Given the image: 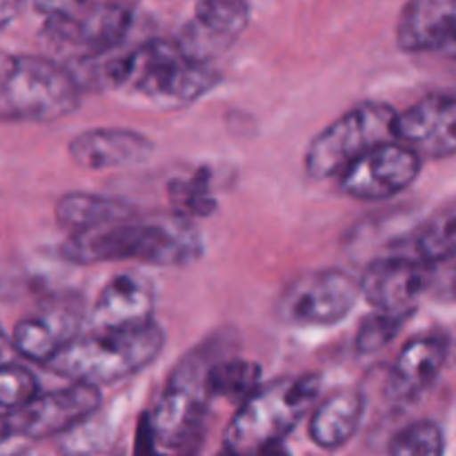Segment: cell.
Instances as JSON below:
<instances>
[{"instance_id": "1", "label": "cell", "mask_w": 456, "mask_h": 456, "mask_svg": "<svg viewBox=\"0 0 456 456\" xmlns=\"http://www.w3.org/2000/svg\"><path fill=\"white\" fill-rule=\"evenodd\" d=\"M61 254L76 265L132 261L154 267H185L203 256V236L194 221L176 214L134 216L102 230L69 236Z\"/></svg>"}, {"instance_id": "2", "label": "cell", "mask_w": 456, "mask_h": 456, "mask_svg": "<svg viewBox=\"0 0 456 456\" xmlns=\"http://www.w3.org/2000/svg\"><path fill=\"white\" fill-rule=\"evenodd\" d=\"M111 89L163 110L191 105L221 83L212 65L187 56L176 40H150L107 65Z\"/></svg>"}, {"instance_id": "3", "label": "cell", "mask_w": 456, "mask_h": 456, "mask_svg": "<svg viewBox=\"0 0 456 456\" xmlns=\"http://www.w3.org/2000/svg\"><path fill=\"white\" fill-rule=\"evenodd\" d=\"M163 347L165 334L156 321L127 330H92L62 347L45 368L71 383L101 390L145 370Z\"/></svg>"}, {"instance_id": "4", "label": "cell", "mask_w": 456, "mask_h": 456, "mask_svg": "<svg viewBox=\"0 0 456 456\" xmlns=\"http://www.w3.org/2000/svg\"><path fill=\"white\" fill-rule=\"evenodd\" d=\"M321 374H298L261 386L243 401L225 430V448L239 456H254L272 444H283L316 403Z\"/></svg>"}, {"instance_id": "5", "label": "cell", "mask_w": 456, "mask_h": 456, "mask_svg": "<svg viewBox=\"0 0 456 456\" xmlns=\"http://www.w3.org/2000/svg\"><path fill=\"white\" fill-rule=\"evenodd\" d=\"M80 87L67 67L34 53H0V105L9 116L52 123L78 110Z\"/></svg>"}, {"instance_id": "6", "label": "cell", "mask_w": 456, "mask_h": 456, "mask_svg": "<svg viewBox=\"0 0 456 456\" xmlns=\"http://www.w3.org/2000/svg\"><path fill=\"white\" fill-rule=\"evenodd\" d=\"M399 111L387 102H359L316 134L305 151V172L310 178H341L352 163L383 142L396 141Z\"/></svg>"}, {"instance_id": "7", "label": "cell", "mask_w": 456, "mask_h": 456, "mask_svg": "<svg viewBox=\"0 0 456 456\" xmlns=\"http://www.w3.org/2000/svg\"><path fill=\"white\" fill-rule=\"evenodd\" d=\"M205 372H200L196 361L194 363L185 361L181 368L174 370L163 395L156 399L150 412L141 419L138 430L160 452L169 456H174V452H183L199 435L200 423H203L205 401L209 399L208 392H205Z\"/></svg>"}, {"instance_id": "8", "label": "cell", "mask_w": 456, "mask_h": 456, "mask_svg": "<svg viewBox=\"0 0 456 456\" xmlns=\"http://www.w3.org/2000/svg\"><path fill=\"white\" fill-rule=\"evenodd\" d=\"M361 297V279L343 270H316L298 276L281 297V316L298 328H330L352 314Z\"/></svg>"}, {"instance_id": "9", "label": "cell", "mask_w": 456, "mask_h": 456, "mask_svg": "<svg viewBox=\"0 0 456 456\" xmlns=\"http://www.w3.org/2000/svg\"><path fill=\"white\" fill-rule=\"evenodd\" d=\"M423 159L399 141L383 142L352 163L338 178L343 194L356 200H387L408 190L421 174Z\"/></svg>"}, {"instance_id": "10", "label": "cell", "mask_w": 456, "mask_h": 456, "mask_svg": "<svg viewBox=\"0 0 456 456\" xmlns=\"http://www.w3.org/2000/svg\"><path fill=\"white\" fill-rule=\"evenodd\" d=\"M430 285V265L412 256L374 261L361 276V297L374 312L410 316Z\"/></svg>"}, {"instance_id": "11", "label": "cell", "mask_w": 456, "mask_h": 456, "mask_svg": "<svg viewBox=\"0 0 456 456\" xmlns=\"http://www.w3.org/2000/svg\"><path fill=\"white\" fill-rule=\"evenodd\" d=\"M102 396L98 387L85 383H71L62 390L38 395L25 410L13 414L12 423L18 436L25 439H45V436L62 435L87 421L101 405Z\"/></svg>"}, {"instance_id": "12", "label": "cell", "mask_w": 456, "mask_h": 456, "mask_svg": "<svg viewBox=\"0 0 456 456\" xmlns=\"http://www.w3.org/2000/svg\"><path fill=\"white\" fill-rule=\"evenodd\" d=\"M248 25V0H199L194 18L183 27L176 43L191 61L209 65V61L230 47Z\"/></svg>"}, {"instance_id": "13", "label": "cell", "mask_w": 456, "mask_h": 456, "mask_svg": "<svg viewBox=\"0 0 456 456\" xmlns=\"http://www.w3.org/2000/svg\"><path fill=\"white\" fill-rule=\"evenodd\" d=\"M396 141L412 147L421 159L456 154V96L435 94L399 111Z\"/></svg>"}, {"instance_id": "14", "label": "cell", "mask_w": 456, "mask_h": 456, "mask_svg": "<svg viewBox=\"0 0 456 456\" xmlns=\"http://www.w3.org/2000/svg\"><path fill=\"white\" fill-rule=\"evenodd\" d=\"M83 314L69 301H53L16 323L12 334L18 356L47 365L62 347L80 337Z\"/></svg>"}, {"instance_id": "15", "label": "cell", "mask_w": 456, "mask_h": 456, "mask_svg": "<svg viewBox=\"0 0 456 456\" xmlns=\"http://www.w3.org/2000/svg\"><path fill=\"white\" fill-rule=\"evenodd\" d=\"M156 289L138 272L114 274L98 292L92 307V330H127L151 323Z\"/></svg>"}, {"instance_id": "16", "label": "cell", "mask_w": 456, "mask_h": 456, "mask_svg": "<svg viewBox=\"0 0 456 456\" xmlns=\"http://www.w3.org/2000/svg\"><path fill=\"white\" fill-rule=\"evenodd\" d=\"M132 29V12L120 3L92 4L76 18L47 20V31L53 40L85 53H102L118 47Z\"/></svg>"}, {"instance_id": "17", "label": "cell", "mask_w": 456, "mask_h": 456, "mask_svg": "<svg viewBox=\"0 0 456 456\" xmlns=\"http://www.w3.org/2000/svg\"><path fill=\"white\" fill-rule=\"evenodd\" d=\"M154 154V142L134 129L96 127L71 138L69 156L76 165L92 172L134 167L147 163Z\"/></svg>"}, {"instance_id": "18", "label": "cell", "mask_w": 456, "mask_h": 456, "mask_svg": "<svg viewBox=\"0 0 456 456\" xmlns=\"http://www.w3.org/2000/svg\"><path fill=\"white\" fill-rule=\"evenodd\" d=\"M396 43L408 53L456 47V0H410L399 16Z\"/></svg>"}, {"instance_id": "19", "label": "cell", "mask_w": 456, "mask_h": 456, "mask_svg": "<svg viewBox=\"0 0 456 456\" xmlns=\"http://www.w3.org/2000/svg\"><path fill=\"white\" fill-rule=\"evenodd\" d=\"M448 361V343L441 337H417L403 346L392 368V392L401 401L417 399L439 379Z\"/></svg>"}, {"instance_id": "20", "label": "cell", "mask_w": 456, "mask_h": 456, "mask_svg": "<svg viewBox=\"0 0 456 456\" xmlns=\"http://www.w3.org/2000/svg\"><path fill=\"white\" fill-rule=\"evenodd\" d=\"M56 223L69 236L87 234L134 218V208L125 200L89 191H67L56 203Z\"/></svg>"}, {"instance_id": "21", "label": "cell", "mask_w": 456, "mask_h": 456, "mask_svg": "<svg viewBox=\"0 0 456 456\" xmlns=\"http://www.w3.org/2000/svg\"><path fill=\"white\" fill-rule=\"evenodd\" d=\"M363 396L356 390H338L316 405L310 419V439L323 450H338L356 435L363 419Z\"/></svg>"}, {"instance_id": "22", "label": "cell", "mask_w": 456, "mask_h": 456, "mask_svg": "<svg viewBox=\"0 0 456 456\" xmlns=\"http://www.w3.org/2000/svg\"><path fill=\"white\" fill-rule=\"evenodd\" d=\"M261 387V365L249 359H223L205 372V392L216 399H249Z\"/></svg>"}, {"instance_id": "23", "label": "cell", "mask_w": 456, "mask_h": 456, "mask_svg": "<svg viewBox=\"0 0 456 456\" xmlns=\"http://www.w3.org/2000/svg\"><path fill=\"white\" fill-rule=\"evenodd\" d=\"M456 256V205L432 214L412 239V258L436 265Z\"/></svg>"}, {"instance_id": "24", "label": "cell", "mask_w": 456, "mask_h": 456, "mask_svg": "<svg viewBox=\"0 0 456 456\" xmlns=\"http://www.w3.org/2000/svg\"><path fill=\"white\" fill-rule=\"evenodd\" d=\"M167 199L172 214L183 218H203L214 214L216 199L212 190V174L208 169H196L190 176H176L167 185Z\"/></svg>"}, {"instance_id": "25", "label": "cell", "mask_w": 456, "mask_h": 456, "mask_svg": "<svg viewBox=\"0 0 456 456\" xmlns=\"http://www.w3.org/2000/svg\"><path fill=\"white\" fill-rule=\"evenodd\" d=\"M444 432L435 421H414L390 444V456H444Z\"/></svg>"}, {"instance_id": "26", "label": "cell", "mask_w": 456, "mask_h": 456, "mask_svg": "<svg viewBox=\"0 0 456 456\" xmlns=\"http://www.w3.org/2000/svg\"><path fill=\"white\" fill-rule=\"evenodd\" d=\"M38 396V381L20 365L0 368V417H13Z\"/></svg>"}, {"instance_id": "27", "label": "cell", "mask_w": 456, "mask_h": 456, "mask_svg": "<svg viewBox=\"0 0 456 456\" xmlns=\"http://www.w3.org/2000/svg\"><path fill=\"white\" fill-rule=\"evenodd\" d=\"M408 319L410 316L383 314V312H372L370 316H365L356 332V352L374 354V352L383 350L401 332Z\"/></svg>"}, {"instance_id": "28", "label": "cell", "mask_w": 456, "mask_h": 456, "mask_svg": "<svg viewBox=\"0 0 456 456\" xmlns=\"http://www.w3.org/2000/svg\"><path fill=\"white\" fill-rule=\"evenodd\" d=\"M36 12L47 16V20H58V18H76L87 12L94 0H31Z\"/></svg>"}, {"instance_id": "29", "label": "cell", "mask_w": 456, "mask_h": 456, "mask_svg": "<svg viewBox=\"0 0 456 456\" xmlns=\"http://www.w3.org/2000/svg\"><path fill=\"white\" fill-rule=\"evenodd\" d=\"M16 347H13V341L12 337H7L4 334V330L0 328V368H4V365H13V356H16Z\"/></svg>"}, {"instance_id": "30", "label": "cell", "mask_w": 456, "mask_h": 456, "mask_svg": "<svg viewBox=\"0 0 456 456\" xmlns=\"http://www.w3.org/2000/svg\"><path fill=\"white\" fill-rule=\"evenodd\" d=\"M20 9V0H0V31L18 16Z\"/></svg>"}, {"instance_id": "31", "label": "cell", "mask_w": 456, "mask_h": 456, "mask_svg": "<svg viewBox=\"0 0 456 456\" xmlns=\"http://www.w3.org/2000/svg\"><path fill=\"white\" fill-rule=\"evenodd\" d=\"M13 439H20L16 432V428H13L12 419L9 417H0V450L4 448V445L12 444Z\"/></svg>"}, {"instance_id": "32", "label": "cell", "mask_w": 456, "mask_h": 456, "mask_svg": "<svg viewBox=\"0 0 456 456\" xmlns=\"http://www.w3.org/2000/svg\"><path fill=\"white\" fill-rule=\"evenodd\" d=\"M134 456H169V454L160 452L159 448H154V445H151V441L147 439V436L142 435L141 430H138V439H136V454H134Z\"/></svg>"}, {"instance_id": "33", "label": "cell", "mask_w": 456, "mask_h": 456, "mask_svg": "<svg viewBox=\"0 0 456 456\" xmlns=\"http://www.w3.org/2000/svg\"><path fill=\"white\" fill-rule=\"evenodd\" d=\"M254 456H292V454H289V450L285 448L283 444H272V445H267V448H263L261 452H256Z\"/></svg>"}, {"instance_id": "34", "label": "cell", "mask_w": 456, "mask_h": 456, "mask_svg": "<svg viewBox=\"0 0 456 456\" xmlns=\"http://www.w3.org/2000/svg\"><path fill=\"white\" fill-rule=\"evenodd\" d=\"M218 456H239V454L230 452V450H227V448H223V452H221V454H218Z\"/></svg>"}]
</instances>
